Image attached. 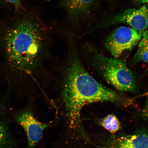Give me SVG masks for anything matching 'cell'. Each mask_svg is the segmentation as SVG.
<instances>
[{
	"mask_svg": "<svg viewBox=\"0 0 148 148\" xmlns=\"http://www.w3.org/2000/svg\"><path fill=\"white\" fill-rule=\"evenodd\" d=\"M144 32L131 27H120L107 37L105 42V47L116 59L123 52L131 51L141 40Z\"/></svg>",
	"mask_w": 148,
	"mask_h": 148,
	"instance_id": "obj_4",
	"label": "cell"
},
{
	"mask_svg": "<svg viewBox=\"0 0 148 148\" xmlns=\"http://www.w3.org/2000/svg\"><path fill=\"white\" fill-rule=\"evenodd\" d=\"M46 30L36 18L17 22L4 37L5 55L9 64L16 71L30 73L39 65L45 53Z\"/></svg>",
	"mask_w": 148,
	"mask_h": 148,
	"instance_id": "obj_2",
	"label": "cell"
},
{
	"mask_svg": "<svg viewBox=\"0 0 148 148\" xmlns=\"http://www.w3.org/2000/svg\"><path fill=\"white\" fill-rule=\"evenodd\" d=\"M63 101L69 127L86 137L81 119L83 107L99 102L116 101L119 95L98 82L88 73L77 58L71 61L66 71Z\"/></svg>",
	"mask_w": 148,
	"mask_h": 148,
	"instance_id": "obj_1",
	"label": "cell"
},
{
	"mask_svg": "<svg viewBox=\"0 0 148 148\" xmlns=\"http://www.w3.org/2000/svg\"><path fill=\"white\" fill-rule=\"evenodd\" d=\"M134 1L135 2L140 3V4H144V3L148 4V0H134Z\"/></svg>",
	"mask_w": 148,
	"mask_h": 148,
	"instance_id": "obj_13",
	"label": "cell"
},
{
	"mask_svg": "<svg viewBox=\"0 0 148 148\" xmlns=\"http://www.w3.org/2000/svg\"><path fill=\"white\" fill-rule=\"evenodd\" d=\"M10 141L8 127L5 121L0 117V148H6Z\"/></svg>",
	"mask_w": 148,
	"mask_h": 148,
	"instance_id": "obj_11",
	"label": "cell"
},
{
	"mask_svg": "<svg viewBox=\"0 0 148 148\" xmlns=\"http://www.w3.org/2000/svg\"><path fill=\"white\" fill-rule=\"evenodd\" d=\"M144 95L148 96V92H147V93H146V94H144Z\"/></svg>",
	"mask_w": 148,
	"mask_h": 148,
	"instance_id": "obj_15",
	"label": "cell"
},
{
	"mask_svg": "<svg viewBox=\"0 0 148 148\" xmlns=\"http://www.w3.org/2000/svg\"><path fill=\"white\" fill-rule=\"evenodd\" d=\"M109 23L125 24L136 30L143 31L148 27V9L144 5L139 8L127 9L113 16Z\"/></svg>",
	"mask_w": 148,
	"mask_h": 148,
	"instance_id": "obj_6",
	"label": "cell"
},
{
	"mask_svg": "<svg viewBox=\"0 0 148 148\" xmlns=\"http://www.w3.org/2000/svg\"><path fill=\"white\" fill-rule=\"evenodd\" d=\"M16 120L23 127L26 135L27 148H34L41 140L44 131L49 125V124L38 121L29 110H25L20 113L16 116Z\"/></svg>",
	"mask_w": 148,
	"mask_h": 148,
	"instance_id": "obj_5",
	"label": "cell"
},
{
	"mask_svg": "<svg viewBox=\"0 0 148 148\" xmlns=\"http://www.w3.org/2000/svg\"><path fill=\"white\" fill-rule=\"evenodd\" d=\"M96 63L107 82L120 91H134L136 83L134 75L124 63L104 56L96 57Z\"/></svg>",
	"mask_w": 148,
	"mask_h": 148,
	"instance_id": "obj_3",
	"label": "cell"
},
{
	"mask_svg": "<svg viewBox=\"0 0 148 148\" xmlns=\"http://www.w3.org/2000/svg\"><path fill=\"white\" fill-rule=\"evenodd\" d=\"M5 1L13 5L15 8H19L21 6V0H5Z\"/></svg>",
	"mask_w": 148,
	"mask_h": 148,
	"instance_id": "obj_12",
	"label": "cell"
},
{
	"mask_svg": "<svg viewBox=\"0 0 148 148\" xmlns=\"http://www.w3.org/2000/svg\"><path fill=\"white\" fill-rule=\"evenodd\" d=\"M100 123L101 126L112 134H115L121 127L120 123L117 117L113 114H110L103 118Z\"/></svg>",
	"mask_w": 148,
	"mask_h": 148,
	"instance_id": "obj_10",
	"label": "cell"
},
{
	"mask_svg": "<svg viewBox=\"0 0 148 148\" xmlns=\"http://www.w3.org/2000/svg\"><path fill=\"white\" fill-rule=\"evenodd\" d=\"M62 1L69 17L75 21L90 12L95 0H62Z\"/></svg>",
	"mask_w": 148,
	"mask_h": 148,
	"instance_id": "obj_8",
	"label": "cell"
},
{
	"mask_svg": "<svg viewBox=\"0 0 148 148\" xmlns=\"http://www.w3.org/2000/svg\"><path fill=\"white\" fill-rule=\"evenodd\" d=\"M143 113L144 115L148 118V103L144 110Z\"/></svg>",
	"mask_w": 148,
	"mask_h": 148,
	"instance_id": "obj_14",
	"label": "cell"
},
{
	"mask_svg": "<svg viewBox=\"0 0 148 148\" xmlns=\"http://www.w3.org/2000/svg\"><path fill=\"white\" fill-rule=\"evenodd\" d=\"M135 62H148V32H144L134 57Z\"/></svg>",
	"mask_w": 148,
	"mask_h": 148,
	"instance_id": "obj_9",
	"label": "cell"
},
{
	"mask_svg": "<svg viewBox=\"0 0 148 148\" xmlns=\"http://www.w3.org/2000/svg\"><path fill=\"white\" fill-rule=\"evenodd\" d=\"M107 148H148V131L116 137Z\"/></svg>",
	"mask_w": 148,
	"mask_h": 148,
	"instance_id": "obj_7",
	"label": "cell"
}]
</instances>
